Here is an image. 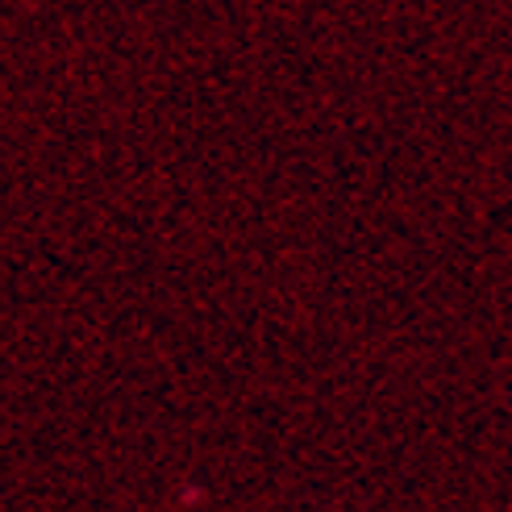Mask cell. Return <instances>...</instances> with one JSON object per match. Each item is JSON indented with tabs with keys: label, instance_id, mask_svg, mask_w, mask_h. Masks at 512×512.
<instances>
[]
</instances>
